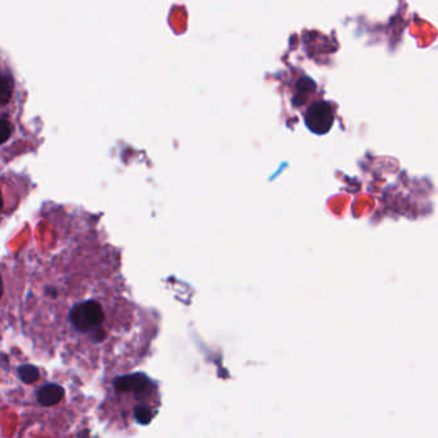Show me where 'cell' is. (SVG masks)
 <instances>
[{
  "instance_id": "1",
  "label": "cell",
  "mask_w": 438,
  "mask_h": 438,
  "mask_svg": "<svg viewBox=\"0 0 438 438\" xmlns=\"http://www.w3.org/2000/svg\"><path fill=\"white\" fill-rule=\"evenodd\" d=\"M19 320L38 354L84 375L128 372L155 335V324L104 271H68L38 284L21 305Z\"/></svg>"
},
{
  "instance_id": "2",
  "label": "cell",
  "mask_w": 438,
  "mask_h": 438,
  "mask_svg": "<svg viewBox=\"0 0 438 438\" xmlns=\"http://www.w3.org/2000/svg\"><path fill=\"white\" fill-rule=\"evenodd\" d=\"M104 405L107 415L121 424H148L158 407L157 387L142 373L115 375Z\"/></svg>"
},
{
  "instance_id": "3",
  "label": "cell",
  "mask_w": 438,
  "mask_h": 438,
  "mask_svg": "<svg viewBox=\"0 0 438 438\" xmlns=\"http://www.w3.org/2000/svg\"><path fill=\"white\" fill-rule=\"evenodd\" d=\"M21 292L16 277L0 266V335L11 325L14 314L20 315Z\"/></svg>"
},
{
  "instance_id": "4",
  "label": "cell",
  "mask_w": 438,
  "mask_h": 438,
  "mask_svg": "<svg viewBox=\"0 0 438 438\" xmlns=\"http://www.w3.org/2000/svg\"><path fill=\"white\" fill-rule=\"evenodd\" d=\"M335 123V111L329 102L319 101L310 106L305 113V123L310 131L322 136L332 129Z\"/></svg>"
},
{
  "instance_id": "5",
  "label": "cell",
  "mask_w": 438,
  "mask_h": 438,
  "mask_svg": "<svg viewBox=\"0 0 438 438\" xmlns=\"http://www.w3.org/2000/svg\"><path fill=\"white\" fill-rule=\"evenodd\" d=\"M63 388L58 384H46L41 387L38 392L40 405L53 406L58 404L63 397Z\"/></svg>"
},
{
  "instance_id": "6",
  "label": "cell",
  "mask_w": 438,
  "mask_h": 438,
  "mask_svg": "<svg viewBox=\"0 0 438 438\" xmlns=\"http://www.w3.org/2000/svg\"><path fill=\"white\" fill-rule=\"evenodd\" d=\"M14 81L12 75L0 66V107L7 106L14 97Z\"/></svg>"
},
{
  "instance_id": "7",
  "label": "cell",
  "mask_w": 438,
  "mask_h": 438,
  "mask_svg": "<svg viewBox=\"0 0 438 438\" xmlns=\"http://www.w3.org/2000/svg\"><path fill=\"white\" fill-rule=\"evenodd\" d=\"M14 134V123L8 116L0 117V144L7 142Z\"/></svg>"
},
{
  "instance_id": "8",
  "label": "cell",
  "mask_w": 438,
  "mask_h": 438,
  "mask_svg": "<svg viewBox=\"0 0 438 438\" xmlns=\"http://www.w3.org/2000/svg\"><path fill=\"white\" fill-rule=\"evenodd\" d=\"M20 374L24 382L31 383L38 377V369L33 365H24L20 369Z\"/></svg>"
},
{
  "instance_id": "9",
  "label": "cell",
  "mask_w": 438,
  "mask_h": 438,
  "mask_svg": "<svg viewBox=\"0 0 438 438\" xmlns=\"http://www.w3.org/2000/svg\"><path fill=\"white\" fill-rule=\"evenodd\" d=\"M4 207V197H3V193H1V189H0V210Z\"/></svg>"
}]
</instances>
